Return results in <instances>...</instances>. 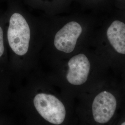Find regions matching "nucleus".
Masks as SVG:
<instances>
[{"label": "nucleus", "instance_id": "obj_1", "mask_svg": "<svg viewBox=\"0 0 125 125\" xmlns=\"http://www.w3.org/2000/svg\"><path fill=\"white\" fill-rule=\"evenodd\" d=\"M125 94L103 81L94 87L87 106L88 125H114L121 113Z\"/></svg>", "mask_w": 125, "mask_h": 125}, {"label": "nucleus", "instance_id": "obj_2", "mask_svg": "<svg viewBox=\"0 0 125 125\" xmlns=\"http://www.w3.org/2000/svg\"><path fill=\"white\" fill-rule=\"evenodd\" d=\"M9 44L13 52L20 56L27 54L31 39L30 28L21 13L14 12L9 20L7 32Z\"/></svg>", "mask_w": 125, "mask_h": 125}, {"label": "nucleus", "instance_id": "obj_3", "mask_svg": "<svg viewBox=\"0 0 125 125\" xmlns=\"http://www.w3.org/2000/svg\"><path fill=\"white\" fill-rule=\"evenodd\" d=\"M37 111L46 121L54 125L61 124L65 120L66 108L58 99L52 94L40 93L33 100Z\"/></svg>", "mask_w": 125, "mask_h": 125}, {"label": "nucleus", "instance_id": "obj_4", "mask_svg": "<svg viewBox=\"0 0 125 125\" xmlns=\"http://www.w3.org/2000/svg\"><path fill=\"white\" fill-rule=\"evenodd\" d=\"M66 79L74 86L84 85L89 80L92 73V66L89 58L84 54L74 55L68 62Z\"/></svg>", "mask_w": 125, "mask_h": 125}, {"label": "nucleus", "instance_id": "obj_5", "mask_svg": "<svg viewBox=\"0 0 125 125\" xmlns=\"http://www.w3.org/2000/svg\"><path fill=\"white\" fill-rule=\"evenodd\" d=\"M82 32L83 27L80 23L75 21L67 23L56 33L54 39L55 47L63 53H72Z\"/></svg>", "mask_w": 125, "mask_h": 125}, {"label": "nucleus", "instance_id": "obj_6", "mask_svg": "<svg viewBox=\"0 0 125 125\" xmlns=\"http://www.w3.org/2000/svg\"><path fill=\"white\" fill-rule=\"evenodd\" d=\"M109 44L118 53L125 55V23L119 20L112 22L107 30Z\"/></svg>", "mask_w": 125, "mask_h": 125}, {"label": "nucleus", "instance_id": "obj_7", "mask_svg": "<svg viewBox=\"0 0 125 125\" xmlns=\"http://www.w3.org/2000/svg\"><path fill=\"white\" fill-rule=\"evenodd\" d=\"M34 3L40 5H44V6L53 7L55 5H58L62 2L63 0H33Z\"/></svg>", "mask_w": 125, "mask_h": 125}, {"label": "nucleus", "instance_id": "obj_8", "mask_svg": "<svg viewBox=\"0 0 125 125\" xmlns=\"http://www.w3.org/2000/svg\"><path fill=\"white\" fill-rule=\"evenodd\" d=\"M4 52V45L3 40V32L1 27L0 26V58Z\"/></svg>", "mask_w": 125, "mask_h": 125}, {"label": "nucleus", "instance_id": "obj_9", "mask_svg": "<svg viewBox=\"0 0 125 125\" xmlns=\"http://www.w3.org/2000/svg\"><path fill=\"white\" fill-rule=\"evenodd\" d=\"M114 125H125V109L121 113Z\"/></svg>", "mask_w": 125, "mask_h": 125}]
</instances>
